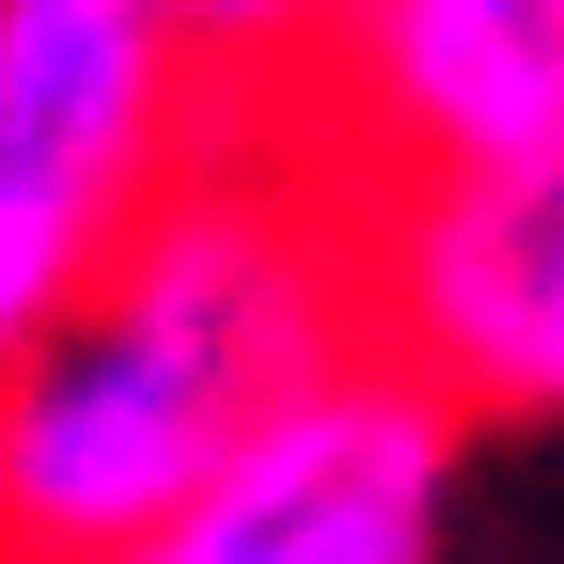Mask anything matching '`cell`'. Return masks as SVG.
Here are the masks:
<instances>
[{"label":"cell","mask_w":564,"mask_h":564,"mask_svg":"<svg viewBox=\"0 0 564 564\" xmlns=\"http://www.w3.org/2000/svg\"><path fill=\"white\" fill-rule=\"evenodd\" d=\"M345 345H361L345 204L282 141H251V158L188 141L141 188V220L95 251V282L0 361V564L141 549Z\"/></svg>","instance_id":"cell-1"},{"label":"cell","mask_w":564,"mask_h":564,"mask_svg":"<svg viewBox=\"0 0 564 564\" xmlns=\"http://www.w3.org/2000/svg\"><path fill=\"white\" fill-rule=\"evenodd\" d=\"M188 63L158 0H0V361L95 282L141 188L188 158Z\"/></svg>","instance_id":"cell-2"},{"label":"cell","mask_w":564,"mask_h":564,"mask_svg":"<svg viewBox=\"0 0 564 564\" xmlns=\"http://www.w3.org/2000/svg\"><path fill=\"white\" fill-rule=\"evenodd\" d=\"M345 314L470 440H533L564 408V188L533 173H392L345 220Z\"/></svg>","instance_id":"cell-3"},{"label":"cell","mask_w":564,"mask_h":564,"mask_svg":"<svg viewBox=\"0 0 564 564\" xmlns=\"http://www.w3.org/2000/svg\"><path fill=\"white\" fill-rule=\"evenodd\" d=\"M455 518H470V423L345 345L110 564H455Z\"/></svg>","instance_id":"cell-4"},{"label":"cell","mask_w":564,"mask_h":564,"mask_svg":"<svg viewBox=\"0 0 564 564\" xmlns=\"http://www.w3.org/2000/svg\"><path fill=\"white\" fill-rule=\"evenodd\" d=\"M314 110L377 173H533V188H564V0H361Z\"/></svg>","instance_id":"cell-5"},{"label":"cell","mask_w":564,"mask_h":564,"mask_svg":"<svg viewBox=\"0 0 564 564\" xmlns=\"http://www.w3.org/2000/svg\"><path fill=\"white\" fill-rule=\"evenodd\" d=\"M345 17H361V0H158L188 95H267V110H314Z\"/></svg>","instance_id":"cell-6"}]
</instances>
